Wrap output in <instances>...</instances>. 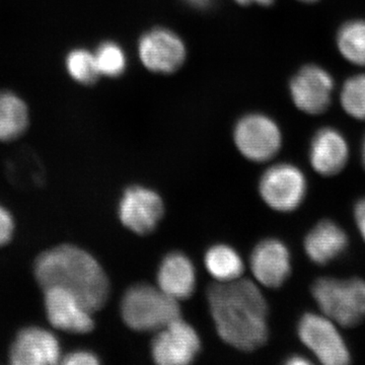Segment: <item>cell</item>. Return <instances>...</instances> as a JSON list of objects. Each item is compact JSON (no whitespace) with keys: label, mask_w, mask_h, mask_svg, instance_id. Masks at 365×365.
I'll return each instance as SVG.
<instances>
[{"label":"cell","mask_w":365,"mask_h":365,"mask_svg":"<svg viewBox=\"0 0 365 365\" xmlns=\"http://www.w3.org/2000/svg\"><path fill=\"white\" fill-rule=\"evenodd\" d=\"M341 104L349 116L365 120V73L346 81L341 91Z\"/></svg>","instance_id":"23"},{"label":"cell","mask_w":365,"mask_h":365,"mask_svg":"<svg viewBox=\"0 0 365 365\" xmlns=\"http://www.w3.org/2000/svg\"><path fill=\"white\" fill-rule=\"evenodd\" d=\"M163 202L157 192L141 186L125 190L118 215L125 227L137 235L155 230L163 215Z\"/></svg>","instance_id":"12"},{"label":"cell","mask_w":365,"mask_h":365,"mask_svg":"<svg viewBox=\"0 0 365 365\" xmlns=\"http://www.w3.org/2000/svg\"><path fill=\"white\" fill-rule=\"evenodd\" d=\"M30 124L28 106L11 91L0 93V141L11 143L23 136Z\"/></svg>","instance_id":"18"},{"label":"cell","mask_w":365,"mask_h":365,"mask_svg":"<svg viewBox=\"0 0 365 365\" xmlns=\"http://www.w3.org/2000/svg\"><path fill=\"white\" fill-rule=\"evenodd\" d=\"M300 341L323 364L345 365L350 362V353L335 322L325 314L307 313L297 325Z\"/></svg>","instance_id":"5"},{"label":"cell","mask_w":365,"mask_h":365,"mask_svg":"<svg viewBox=\"0 0 365 365\" xmlns=\"http://www.w3.org/2000/svg\"><path fill=\"white\" fill-rule=\"evenodd\" d=\"M33 274L39 287L68 290L91 312L102 309L110 294V282L100 263L78 246L62 244L36 257Z\"/></svg>","instance_id":"2"},{"label":"cell","mask_w":365,"mask_h":365,"mask_svg":"<svg viewBox=\"0 0 365 365\" xmlns=\"http://www.w3.org/2000/svg\"><path fill=\"white\" fill-rule=\"evenodd\" d=\"M287 364L289 365H306L311 364V361L307 359L306 357L300 356V355H294V356H290L287 359Z\"/></svg>","instance_id":"28"},{"label":"cell","mask_w":365,"mask_h":365,"mask_svg":"<svg viewBox=\"0 0 365 365\" xmlns=\"http://www.w3.org/2000/svg\"><path fill=\"white\" fill-rule=\"evenodd\" d=\"M43 304L53 328L71 334H88L95 328L91 312L68 290L59 287L44 288Z\"/></svg>","instance_id":"10"},{"label":"cell","mask_w":365,"mask_h":365,"mask_svg":"<svg viewBox=\"0 0 365 365\" xmlns=\"http://www.w3.org/2000/svg\"><path fill=\"white\" fill-rule=\"evenodd\" d=\"M204 263L209 274L217 282H230L239 279L245 269L241 256L227 245L211 247L206 252Z\"/></svg>","instance_id":"19"},{"label":"cell","mask_w":365,"mask_h":365,"mask_svg":"<svg viewBox=\"0 0 365 365\" xmlns=\"http://www.w3.org/2000/svg\"><path fill=\"white\" fill-rule=\"evenodd\" d=\"M101 76L117 78L127 67L126 54L121 46L115 42L102 43L93 52Z\"/></svg>","instance_id":"22"},{"label":"cell","mask_w":365,"mask_h":365,"mask_svg":"<svg viewBox=\"0 0 365 365\" xmlns=\"http://www.w3.org/2000/svg\"><path fill=\"white\" fill-rule=\"evenodd\" d=\"M300 1H304V2H314V1H317V0H300Z\"/></svg>","instance_id":"31"},{"label":"cell","mask_w":365,"mask_h":365,"mask_svg":"<svg viewBox=\"0 0 365 365\" xmlns=\"http://www.w3.org/2000/svg\"><path fill=\"white\" fill-rule=\"evenodd\" d=\"M334 90V79L318 66H307L290 81L292 101L306 114L319 115L328 109Z\"/></svg>","instance_id":"13"},{"label":"cell","mask_w":365,"mask_h":365,"mask_svg":"<svg viewBox=\"0 0 365 365\" xmlns=\"http://www.w3.org/2000/svg\"><path fill=\"white\" fill-rule=\"evenodd\" d=\"M201 349L198 333L181 318L158 330L151 342L153 359L160 365H186L196 359Z\"/></svg>","instance_id":"8"},{"label":"cell","mask_w":365,"mask_h":365,"mask_svg":"<svg viewBox=\"0 0 365 365\" xmlns=\"http://www.w3.org/2000/svg\"><path fill=\"white\" fill-rule=\"evenodd\" d=\"M312 294L322 313L337 325L351 328L365 319V281L361 278H319Z\"/></svg>","instance_id":"4"},{"label":"cell","mask_w":365,"mask_h":365,"mask_svg":"<svg viewBox=\"0 0 365 365\" xmlns=\"http://www.w3.org/2000/svg\"><path fill=\"white\" fill-rule=\"evenodd\" d=\"M347 234L332 220H322L309 230L304 239V251L314 263L326 265L347 249Z\"/></svg>","instance_id":"17"},{"label":"cell","mask_w":365,"mask_h":365,"mask_svg":"<svg viewBox=\"0 0 365 365\" xmlns=\"http://www.w3.org/2000/svg\"><path fill=\"white\" fill-rule=\"evenodd\" d=\"M354 218L360 235L365 242V197L355 204Z\"/></svg>","instance_id":"26"},{"label":"cell","mask_w":365,"mask_h":365,"mask_svg":"<svg viewBox=\"0 0 365 365\" xmlns=\"http://www.w3.org/2000/svg\"><path fill=\"white\" fill-rule=\"evenodd\" d=\"M207 302L216 331L227 344L250 352L267 342V300L253 281L216 282L208 288Z\"/></svg>","instance_id":"1"},{"label":"cell","mask_w":365,"mask_h":365,"mask_svg":"<svg viewBox=\"0 0 365 365\" xmlns=\"http://www.w3.org/2000/svg\"><path fill=\"white\" fill-rule=\"evenodd\" d=\"M237 4L242 6H249V4H260V6H270L274 2V0H235Z\"/></svg>","instance_id":"29"},{"label":"cell","mask_w":365,"mask_h":365,"mask_svg":"<svg viewBox=\"0 0 365 365\" xmlns=\"http://www.w3.org/2000/svg\"><path fill=\"white\" fill-rule=\"evenodd\" d=\"M16 234V220L9 208L0 203V248L6 246Z\"/></svg>","instance_id":"24"},{"label":"cell","mask_w":365,"mask_h":365,"mask_svg":"<svg viewBox=\"0 0 365 365\" xmlns=\"http://www.w3.org/2000/svg\"><path fill=\"white\" fill-rule=\"evenodd\" d=\"M185 1L194 9H204L210 7L215 0H185Z\"/></svg>","instance_id":"27"},{"label":"cell","mask_w":365,"mask_h":365,"mask_svg":"<svg viewBox=\"0 0 365 365\" xmlns=\"http://www.w3.org/2000/svg\"><path fill=\"white\" fill-rule=\"evenodd\" d=\"M254 277L263 287L278 288L292 272L289 250L276 239L264 240L257 245L250 259Z\"/></svg>","instance_id":"14"},{"label":"cell","mask_w":365,"mask_h":365,"mask_svg":"<svg viewBox=\"0 0 365 365\" xmlns=\"http://www.w3.org/2000/svg\"><path fill=\"white\" fill-rule=\"evenodd\" d=\"M66 71L76 83L83 86H91L100 78L95 54L88 50H72L66 60Z\"/></svg>","instance_id":"21"},{"label":"cell","mask_w":365,"mask_h":365,"mask_svg":"<svg viewBox=\"0 0 365 365\" xmlns=\"http://www.w3.org/2000/svg\"><path fill=\"white\" fill-rule=\"evenodd\" d=\"M361 158H362V163H364V165L365 168V137L364 139V143H362Z\"/></svg>","instance_id":"30"},{"label":"cell","mask_w":365,"mask_h":365,"mask_svg":"<svg viewBox=\"0 0 365 365\" xmlns=\"http://www.w3.org/2000/svg\"><path fill=\"white\" fill-rule=\"evenodd\" d=\"M124 323L138 332H158L170 322L181 318L179 302L150 284L133 285L121 302Z\"/></svg>","instance_id":"3"},{"label":"cell","mask_w":365,"mask_h":365,"mask_svg":"<svg viewBox=\"0 0 365 365\" xmlns=\"http://www.w3.org/2000/svg\"><path fill=\"white\" fill-rule=\"evenodd\" d=\"M234 140L240 153L255 163L270 160L282 145L278 125L270 117L258 113L247 115L237 121Z\"/></svg>","instance_id":"6"},{"label":"cell","mask_w":365,"mask_h":365,"mask_svg":"<svg viewBox=\"0 0 365 365\" xmlns=\"http://www.w3.org/2000/svg\"><path fill=\"white\" fill-rule=\"evenodd\" d=\"M158 287L173 299H187L196 287V270L191 260L175 252L165 256L158 271Z\"/></svg>","instance_id":"16"},{"label":"cell","mask_w":365,"mask_h":365,"mask_svg":"<svg viewBox=\"0 0 365 365\" xmlns=\"http://www.w3.org/2000/svg\"><path fill=\"white\" fill-rule=\"evenodd\" d=\"M138 56L143 66L153 73H174L186 61L187 48L176 33L157 28L139 40Z\"/></svg>","instance_id":"9"},{"label":"cell","mask_w":365,"mask_h":365,"mask_svg":"<svg viewBox=\"0 0 365 365\" xmlns=\"http://www.w3.org/2000/svg\"><path fill=\"white\" fill-rule=\"evenodd\" d=\"M61 362L66 365H96L100 364V360L93 352L76 350L62 356Z\"/></svg>","instance_id":"25"},{"label":"cell","mask_w":365,"mask_h":365,"mask_svg":"<svg viewBox=\"0 0 365 365\" xmlns=\"http://www.w3.org/2000/svg\"><path fill=\"white\" fill-rule=\"evenodd\" d=\"M349 158V148L344 136L333 128L317 132L309 148L312 167L322 176L337 175L344 169Z\"/></svg>","instance_id":"15"},{"label":"cell","mask_w":365,"mask_h":365,"mask_svg":"<svg viewBox=\"0 0 365 365\" xmlns=\"http://www.w3.org/2000/svg\"><path fill=\"white\" fill-rule=\"evenodd\" d=\"M338 49L355 66H365V21H350L337 34Z\"/></svg>","instance_id":"20"},{"label":"cell","mask_w":365,"mask_h":365,"mask_svg":"<svg viewBox=\"0 0 365 365\" xmlns=\"http://www.w3.org/2000/svg\"><path fill=\"white\" fill-rule=\"evenodd\" d=\"M61 359L58 338L43 327H24L9 346V360L14 365H51Z\"/></svg>","instance_id":"11"},{"label":"cell","mask_w":365,"mask_h":365,"mask_svg":"<svg viewBox=\"0 0 365 365\" xmlns=\"http://www.w3.org/2000/svg\"><path fill=\"white\" fill-rule=\"evenodd\" d=\"M304 173L289 163H278L262 175L259 191L264 202L279 212H292L299 207L307 195Z\"/></svg>","instance_id":"7"}]
</instances>
